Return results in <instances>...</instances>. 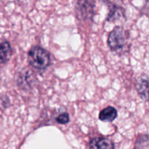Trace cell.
<instances>
[{"label": "cell", "instance_id": "obj_3", "mask_svg": "<svg viewBox=\"0 0 149 149\" xmlns=\"http://www.w3.org/2000/svg\"><path fill=\"white\" fill-rule=\"evenodd\" d=\"M94 13V2L89 1H79L76 5V15L80 20L91 18Z\"/></svg>", "mask_w": 149, "mask_h": 149}, {"label": "cell", "instance_id": "obj_1", "mask_svg": "<svg viewBox=\"0 0 149 149\" xmlns=\"http://www.w3.org/2000/svg\"><path fill=\"white\" fill-rule=\"evenodd\" d=\"M108 45L113 52L122 55L129 50L130 42L127 31L122 26H116L109 33Z\"/></svg>", "mask_w": 149, "mask_h": 149}, {"label": "cell", "instance_id": "obj_4", "mask_svg": "<svg viewBox=\"0 0 149 149\" xmlns=\"http://www.w3.org/2000/svg\"><path fill=\"white\" fill-rule=\"evenodd\" d=\"M136 90L143 100H148L149 97V76L141 75L136 81Z\"/></svg>", "mask_w": 149, "mask_h": 149}, {"label": "cell", "instance_id": "obj_9", "mask_svg": "<svg viewBox=\"0 0 149 149\" xmlns=\"http://www.w3.org/2000/svg\"><path fill=\"white\" fill-rule=\"evenodd\" d=\"M31 83V74L30 71H26V73H23V74L18 76L17 84L19 87L23 88H28L30 87Z\"/></svg>", "mask_w": 149, "mask_h": 149}, {"label": "cell", "instance_id": "obj_8", "mask_svg": "<svg viewBox=\"0 0 149 149\" xmlns=\"http://www.w3.org/2000/svg\"><path fill=\"white\" fill-rule=\"evenodd\" d=\"M125 17V11L123 8L117 5H112L110 7V11L107 16V20L114 22Z\"/></svg>", "mask_w": 149, "mask_h": 149}, {"label": "cell", "instance_id": "obj_6", "mask_svg": "<svg viewBox=\"0 0 149 149\" xmlns=\"http://www.w3.org/2000/svg\"><path fill=\"white\" fill-rule=\"evenodd\" d=\"M90 149H114V145L108 138H95L90 141Z\"/></svg>", "mask_w": 149, "mask_h": 149}, {"label": "cell", "instance_id": "obj_2", "mask_svg": "<svg viewBox=\"0 0 149 149\" xmlns=\"http://www.w3.org/2000/svg\"><path fill=\"white\" fill-rule=\"evenodd\" d=\"M28 60L31 66L36 70H45L50 64V57L47 51L39 46H34L28 53Z\"/></svg>", "mask_w": 149, "mask_h": 149}, {"label": "cell", "instance_id": "obj_5", "mask_svg": "<svg viewBox=\"0 0 149 149\" xmlns=\"http://www.w3.org/2000/svg\"><path fill=\"white\" fill-rule=\"evenodd\" d=\"M13 54V49L10 42L4 39L0 40V64L7 63Z\"/></svg>", "mask_w": 149, "mask_h": 149}, {"label": "cell", "instance_id": "obj_11", "mask_svg": "<svg viewBox=\"0 0 149 149\" xmlns=\"http://www.w3.org/2000/svg\"><path fill=\"white\" fill-rule=\"evenodd\" d=\"M10 106V100L7 96H1L0 97V108L6 109Z\"/></svg>", "mask_w": 149, "mask_h": 149}, {"label": "cell", "instance_id": "obj_7", "mask_svg": "<svg viewBox=\"0 0 149 149\" xmlns=\"http://www.w3.org/2000/svg\"><path fill=\"white\" fill-rule=\"evenodd\" d=\"M117 117V111L112 106H108L103 109L99 114V119L103 122H113Z\"/></svg>", "mask_w": 149, "mask_h": 149}, {"label": "cell", "instance_id": "obj_10", "mask_svg": "<svg viewBox=\"0 0 149 149\" xmlns=\"http://www.w3.org/2000/svg\"><path fill=\"white\" fill-rule=\"evenodd\" d=\"M55 120H56V122H58V124H61V125H65V124L69 122V115H68V113H66V112L62 113L57 116Z\"/></svg>", "mask_w": 149, "mask_h": 149}]
</instances>
